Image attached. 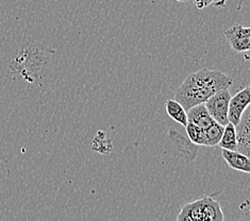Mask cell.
Segmentation results:
<instances>
[{
	"label": "cell",
	"mask_w": 250,
	"mask_h": 221,
	"mask_svg": "<svg viewBox=\"0 0 250 221\" xmlns=\"http://www.w3.org/2000/svg\"><path fill=\"white\" fill-rule=\"evenodd\" d=\"M236 134V150L250 155V113L246 109L243 113L241 121L235 125Z\"/></svg>",
	"instance_id": "6"
},
{
	"label": "cell",
	"mask_w": 250,
	"mask_h": 221,
	"mask_svg": "<svg viewBox=\"0 0 250 221\" xmlns=\"http://www.w3.org/2000/svg\"><path fill=\"white\" fill-rule=\"evenodd\" d=\"M222 157L230 168L245 173L250 172V159L247 155L237 150H227L222 149Z\"/></svg>",
	"instance_id": "8"
},
{
	"label": "cell",
	"mask_w": 250,
	"mask_h": 221,
	"mask_svg": "<svg viewBox=\"0 0 250 221\" xmlns=\"http://www.w3.org/2000/svg\"><path fill=\"white\" fill-rule=\"evenodd\" d=\"M230 98L231 94L229 92V89L225 88L220 89V91L216 92L215 94H213L205 102L207 110L210 113V115L214 119V121L224 125V127L229 122L228 107Z\"/></svg>",
	"instance_id": "3"
},
{
	"label": "cell",
	"mask_w": 250,
	"mask_h": 221,
	"mask_svg": "<svg viewBox=\"0 0 250 221\" xmlns=\"http://www.w3.org/2000/svg\"><path fill=\"white\" fill-rule=\"evenodd\" d=\"M227 0H217V1H214L212 4L215 5V7H225Z\"/></svg>",
	"instance_id": "15"
},
{
	"label": "cell",
	"mask_w": 250,
	"mask_h": 221,
	"mask_svg": "<svg viewBox=\"0 0 250 221\" xmlns=\"http://www.w3.org/2000/svg\"><path fill=\"white\" fill-rule=\"evenodd\" d=\"M186 130L188 140L192 141L193 144L197 146H206L204 128H200L194 123L188 122L186 125Z\"/></svg>",
	"instance_id": "13"
},
{
	"label": "cell",
	"mask_w": 250,
	"mask_h": 221,
	"mask_svg": "<svg viewBox=\"0 0 250 221\" xmlns=\"http://www.w3.org/2000/svg\"><path fill=\"white\" fill-rule=\"evenodd\" d=\"M188 122L194 123L200 128H207L214 121L210 113L208 112L205 103L194 105L187 111Z\"/></svg>",
	"instance_id": "9"
},
{
	"label": "cell",
	"mask_w": 250,
	"mask_h": 221,
	"mask_svg": "<svg viewBox=\"0 0 250 221\" xmlns=\"http://www.w3.org/2000/svg\"><path fill=\"white\" fill-rule=\"evenodd\" d=\"M250 103V88L246 86L241 92L231 96L228 107V121L230 123L236 125L241 121L243 113Z\"/></svg>",
	"instance_id": "5"
},
{
	"label": "cell",
	"mask_w": 250,
	"mask_h": 221,
	"mask_svg": "<svg viewBox=\"0 0 250 221\" xmlns=\"http://www.w3.org/2000/svg\"><path fill=\"white\" fill-rule=\"evenodd\" d=\"M204 131L206 146L215 147L218 145L220 139H222V135L224 132V125L219 124L216 121H213L209 127L205 128Z\"/></svg>",
	"instance_id": "11"
},
{
	"label": "cell",
	"mask_w": 250,
	"mask_h": 221,
	"mask_svg": "<svg viewBox=\"0 0 250 221\" xmlns=\"http://www.w3.org/2000/svg\"><path fill=\"white\" fill-rule=\"evenodd\" d=\"M232 52L235 55L246 53L250 49V28L244 25H233L224 32Z\"/></svg>",
	"instance_id": "4"
},
{
	"label": "cell",
	"mask_w": 250,
	"mask_h": 221,
	"mask_svg": "<svg viewBox=\"0 0 250 221\" xmlns=\"http://www.w3.org/2000/svg\"><path fill=\"white\" fill-rule=\"evenodd\" d=\"M178 2H188V1H189V0H177Z\"/></svg>",
	"instance_id": "16"
},
{
	"label": "cell",
	"mask_w": 250,
	"mask_h": 221,
	"mask_svg": "<svg viewBox=\"0 0 250 221\" xmlns=\"http://www.w3.org/2000/svg\"><path fill=\"white\" fill-rule=\"evenodd\" d=\"M232 84L233 79L223 71L201 68L186 78L175 92L174 99L188 111L194 105L205 103L213 94Z\"/></svg>",
	"instance_id": "1"
},
{
	"label": "cell",
	"mask_w": 250,
	"mask_h": 221,
	"mask_svg": "<svg viewBox=\"0 0 250 221\" xmlns=\"http://www.w3.org/2000/svg\"><path fill=\"white\" fill-rule=\"evenodd\" d=\"M193 1L198 10H204L211 5L214 1H216V0H193Z\"/></svg>",
	"instance_id": "14"
},
{
	"label": "cell",
	"mask_w": 250,
	"mask_h": 221,
	"mask_svg": "<svg viewBox=\"0 0 250 221\" xmlns=\"http://www.w3.org/2000/svg\"><path fill=\"white\" fill-rule=\"evenodd\" d=\"M225 216L219 202L213 195L188 202L181 208L177 216L178 221H222Z\"/></svg>",
	"instance_id": "2"
},
{
	"label": "cell",
	"mask_w": 250,
	"mask_h": 221,
	"mask_svg": "<svg viewBox=\"0 0 250 221\" xmlns=\"http://www.w3.org/2000/svg\"><path fill=\"white\" fill-rule=\"evenodd\" d=\"M165 110L171 119H174L175 121L182 124L183 127H186L188 123L187 110L184 109V107L179 102H178L177 100L169 99L166 101Z\"/></svg>",
	"instance_id": "10"
},
{
	"label": "cell",
	"mask_w": 250,
	"mask_h": 221,
	"mask_svg": "<svg viewBox=\"0 0 250 221\" xmlns=\"http://www.w3.org/2000/svg\"><path fill=\"white\" fill-rule=\"evenodd\" d=\"M218 146L222 149L227 150H236V134H235V125L228 122L224 127V132L220 139Z\"/></svg>",
	"instance_id": "12"
},
{
	"label": "cell",
	"mask_w": 250,
	"mask_h": 221,
	"mask_svg": "<svg viewBox=\"0 0 250 221\" xmlns=\"http://www.w3.org/2000/svg\"><path fill=\"white\" fill-rule=\"evenodd\" d=\"M169 135L171 137V140L175 142L177 152L179 153L180 159L188 161V162L195 160L196 155H197V145L193 144V142L188 140V137L186 140L183 135H181L179 132H177V131L172 129L169 130Z\"/></svg>",
	"instance_id": "7"
}]
</instances>
